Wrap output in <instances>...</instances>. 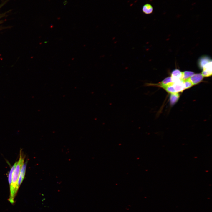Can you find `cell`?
Here are the masks:
<instances>
[{
	"instance_id": "7c38bea8",
	"label": "cell",
	"mask_w": 212,
	"mask_h": 212,
	"mask_svg": "<svg viewBox=\"0 0 212 212\" xmlns=\"http://www.w3.org/2000/svg\"><path fill=\"white\" fill-rule=\"evenodd\" d=\"M184 84L185 89L190 88L193 85V84L190 80L189 78L184 80Z\"/></svg>"
},
{
	"instance_id": "8fae6325",
	"label": "cell",
	"mask_w": 212,
	"mask_h": 212,
	"mask_svg": "<svg viewBox=\"0 0 212 212\" xmlns=\"http://www.w3.org/2000/svg\"><path fill=\"white\" fill-rule=\"evenodd\" d=\"M17 163V161H16L14 163L13 165L11 167L8 176V181L9 185L11 183L13 172L16 166Z\"/></svg>"
},
{
	"instance_id": "ba28073f",
	"label": "cell",
	"mask_w": 212,
	"mask_h": 212,
	"mask_svg": "<svg viewBox=\"0 0 212 212\" xmlns=\"http://www.w3.org/2000/svg\"><path fill=\"white\" fill-rule=\"evenodd\" d=\"M153 7L150 4L147 3L144 5L142 8V12L146 14H152L153 11Z\"/></svg>"
},
{
	"instance_id": "3957f363",
	"label": "cell",
	"mask_w": 212,
	"mask_h": 212,
	"mask_svg": "<svg viewBox=\"0 0 212 212\" xmlns=\"http://www.w3.org/2000/svg\"><path fill=\"white\" fill-rule=\"evenodd\" d=\"M182 72L176 69L173 71L171 76L173 82H175L181 81L182 80Z\"/></svg>"
},
{
	"instance_id": "7a4b0ae2",
	"label": "cell",
	"mask_w": 212,
	"mask_h": 212,
	"mask_svg": "<svg viewBox=\"0 0 212 212\" xmlns=\"http://www.w3.org/2000/svg\"><path fill=\"white\" fill-rule=\"evenodd\" d=\"M26 165L27 163L25 162L23 164L21 168L17 185L16 189L17 191H18L19 186L24 179L26 173Z\"/></svg>"
},
{
	"instance_id": "277c9868",
	"label": "cell",
	"mask_w": 212,
	"mask_h": 212,
	"mask_svg": "<svg viewBox=\"0 0 212 212\" xmlns=\"http://www.w3.org/2000/svg\"><path fill=\"white\" fill-rule=\"evenodd\" d=\"M212 61L205 65L203 69L202 74L204 77H208L212 75Z\"/></svg>"
},
{
	"instance_id": "30bf717a",
	"label": "cell",
	"mask_w": 212,
	"mask_h": 212,
	"mask_svg": "<svg viewBox=\"0 0 212 212\" xmlns=\"http://www.w3.org/2000/svg\"><path fill=\"white\" fill-rule=\"evenodd\" d=\"M182 80H184L189 78L195 74L192 71H185L182 72Z\"/></svg>"
},
{
	"instance_id": "6da1fadb",
	"label": "cell",
	"mask_w": 212,
	"mask_h": 212,
	"mask_svg": "<svg viewBox=\"0 0 212 212\" xmlns=\"http://www.w3.org/2000/svg\"><path fill=\"white\" fill-rule=\"evenodd\" d=\"M24 158L20 151V157L13 171L12 182L10 186V196L9 201L11 204L14 202V199L18 191L16 189L17 182L21 168L24 164Z\"/></svg>"
},
{
	"instance_id": "9c48e42d",
	"label": "cell",
	"mask_w": 212,
	"mask_h": 212,
	"mask_svg": "<svg viewBox=\"0 0 212 212\" xmlns=\"http://www.w3.org/2000/svg\"><path fill=\"white\" fill-rule=\"evenodd\" d=\"M180 95L178 93L171 94L170 97V103L171 105L175 104L178 100Z\"/></svg>"
},
{
	"instance_id": "5b68a950",
	"label": "cell",
	"mask_w": 212,
	"mask_h": 212,
	"mask_svg": "<svg viewBox=\"0 0 212 212\" xmlns=\"http://www.w3.org/2000/svg\"><path fill=\"white\" fill-rule=\"evenodd\" d=\"M172 86L176 93L182 92L185 90L184 80H183L178 82H173Z\"/></svg>"
},
{
	"instance_id": "52a82bcc",
	"label": "cell",
	"mask_w": 212,
	"mask_h": 212,
	"mask_svg": "<svg viewBox=\"0 0 212 212\" xmlns=\"http://www.w3.org/2000/svg\"><path fill=\"white\" fill-rule=\"evenodd\" d=\"M211 61V60L209 57L207 56H203L199 59L198 65L200 68L201 69H203L205 65Z\"/></svg>"
},
{
	"instance_id": "8992f818",
	"label": "cell",
	"mask_w": 212,
	"mask_h": 212,
	"mask_svg": "<svg viewBox=\"0 0 212 212\" xmlns=\"http://www.w3.org/2000/svg\"><path fill=\"white\" fill-rule=\"evenodd\" d=\"M204 77L201 73L194 74L189 79L193 85L198 84L201 82L203 79Z\"/></svg>"
}]
</instances>
